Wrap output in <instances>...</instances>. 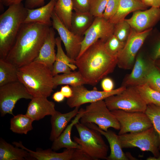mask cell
<instances>
[{
    "mask_svg": "<svg viewBox=\"0 0 160 160\" xmlns=\"http://www.w3.org/2000/svg\"><path fill=\"white\" fill-rule=\"evenodd\" d=\"M50 28L39 23H24L5 59L18 68L33 61Z\"/></svg>",
    "mask_w": 160,
    "mask_h": 160,
    "instance_id": "1",
    "label": "cell"
},
{
    "mask_svg": "<svg viewBox=\"0 0 160 160\" xmlns=\"http://www.w3.org/2000/svg\"><path fill=\"white\" fill-rule=\"evenodd\" d=\"M105 41L100 39L88 48L75 61L86 84L96 85L117 65L118 58L111 55L106 50Z\"/></svg>",
    "mask_w": 160,
    "mask_h": 160,
    "instance_id": "2",
    "label": "cell"
},
{
    "mask_svg": "<svg viewBox=\"0 0 160 160\" xmlns=\"http://www.w3.org/2000/svg\"><path fill=\"white\" fill-rule=\"evenodd\" d=\"M18 81L33 97H49L55 88L52 70L46 65L33 61L18 69Z\"/></svg>",
    "mask_w": 160,
    "mask_h": 160,
    "instance_id": "3",
    "label": "cell"
},
{
    "mask_svg": "<svg viewBox=\"0 0 160 160\" xmlns=\"http://www.w3.org/2000/svg\"><path fill=\"white\" fill-rule=\"evenodd\" d=\"M27 14L21 2L13 4L0 15V59H5Z\"/></svg>",
    "mask_w": 160,
    "mask_h": 160,
    "instance_id": "4",
    "label": "cell"
},
{
    "mask_svg": "<svg viewBox=\"0 0 160 160\" xmlns=\"http://www.w3.org/2000/svg\"><path fill=\"white\" fill-rule=\"evenodd\" d=\"M74 126L79 137L74 136V141L81 146V149L93 160L106 159L108 148L102 134L79 122Z\"/></svg>",
    "mask_w": 160,
    "mask_h": 160,
    "instance_id": "5",
    "label": "cell"
},
{
    "mask_svg": "<svg viewBox=\"0 0 160 160\" xmlns=\"http://www.w3.org/2000/svg\"><path fill=\"white\" fill-rule=\"evenodd\" d=\"M81 123L84 124L93 123L105 131L110 127L119 130V122L106 106L104 100H101L87 105L81 117Z\"/></svg>",
    "mask_w": 160,
    "mask_h": 160,
    "instance_id": "6",
    "label": "cell"
},
{
    "mask_svg": "<svg viewBox=\"0 0 160 160\" xmlns=\"http://www.w3.org/2000/svg\"><path fill=\"white\" fill-rule=\"evenodd\" d=\"M119 136L122 148L137 147L141 151L151 152L155 157L160 154L159 137L153 127L143 131Z\"/></svg>",
    "mask_w": 160,
    "mask_h": 160,
    "instance_id": "7",
    "label": "cell"
},
{
    "mask_svg": "<svg viewBox=\"0 0 160 160\" xmlns=\"http://www.w3.org/2000/svg\"><path fill=\"white\" fill-rule=\"evenodd\" d=\"M104 101L111 111L119 109L129 112H145L147 106L136 87H126L121 92L109 96Z\"/></svg>",
    "mask_w": 160,
    "mask_h": 160,
    "instance_id": "8",
    "label": "cell"
},
{
    "mask_svg": "<svg viewBox=\"0 0 160 160\" xmlns=\"http://www.w3.org/2000/svg\"><path fill=\"white\" fill-rule=\"evenodd\" d=\"M152 30L151 28L138 32L131 28L124 48L118 58L117 65L119 68L132 69L138 52Z\"/></svg>",
    "mask_w": 160,
    "mask_h": 160,
    "instance_id": "9",
    "label": "cell"
},
{
    "mask_svg": "<svg viewBox=\"0 0 160 160\" xmlns=\"http://www.w3.org/2000/svg\"><path fill=\"white\" fill-rule=\"evenodd\" d=\"M33 97L19 81L0 86V112L1 116L7 114L13 115V110L19 100L32 99Z\"/></svg>",
    "mask_w": 160,
    "mask_h": 160,
    "instance_id": "10",
    "label": "cell"
},
{
    "mask_svg": "<svg viewBox=\"0 0 160 160\" xmlns=\"http://www.w3.org/2000/svg\"><path fill=\"white\" fill-rule=\"evenodd\" d=\"M111 111L120 124L119 135L143 131L153 127L145 112H129L119 109Z\"/></svg>",
    "mask_w": 160,
    "mask_h": 160,
    "instance_id": "11",
    "label": "cell"
},
{
    "mask_svg": "<svg viewBox=\"0 0 160 160\" xmlns=\"http://www.w3.org/2000/svg\"><path fill=\"white\" fill-rule=\"evenodd\" d=\"M73 90V95L68 99L67 104L71 108L80 107L87 103H91L101 100H104L107 97L119 94L126 88L121 86L109 92L97 90L96 89L89 90L81 85L71 86Z\"/></svg>",
    "mask_w": 160,
    "mask_h": 160,
    "instance_id": "12",
    "label": "cell"
},
{
    "mask_svg": "<svg viewBox=\"0 0 160 160\" xmlns=\"http://www.w3.org/2000/svg\"><path fill=\"white\" fill-rule=\"evenodd\" d=\"M51 19L52 27L57 32L63 43L67 55L75 60L80 53L84 37L74 33L67 28L54 11Z\"/></svg>",
    "mask_w": 160,
    "mask_h": 160,
    "instance_id": "13",
    "label": "cell"
},
{
    "mask_svg": "<svg viewBox=\"0 0 160 160\" xmlns=\"http://www.w3.org/2000/svg\"><path fill=\"white\" fill-rule=\"evenodd\" d=\"M114 25L103 17H95L91 25L84 34L81 50L78 57L99 40L105 42L113 34Z\"/></svg>",
    "mask_w": 160,
    "mask_h": 160,
    "instance_id": "14",
    "label": "cell"
},
{
    "mask_svg": "<svg viewBox=\"0 0 160 160\" xmlns=\"http://www.w3.org/2000/svg\"><path fill=\"white\" fill-rule=\"evenodd\" d=\"M126 20L136 31H143L152 28L160 20V7H151L148 9L135 11L130 18Z\"/></svg>",
    "mask_w": 160,
    "mask_h": 160,
    "instance_id": "15",
    "label": "cell"
},
{
    "mask_svg": "<svg viewBox=\"0 0 160 160\" xmlns=\"http://www.w3.org/2000/svg\"><path fill=\"white\" fill-rule=\"evenodd\" d=\"M149 62L150 60L147 61L142 54H139L136 57L131 72L124 79L122 86L136 87L145 84Z\"/></svg>",
    "mask_w": 160,
    "mask_h": 160,
    "instance_id": "16",
    "label": "cell"
},
{
    "mask_svg": "<svg viewBox=\"0 0 160 160\" xmlns=\"http://www.w3.org/2000/svg\"><path fill=\"white\" fill-rule=\"evenodd\" d=\"M89 127L99 132L107 139L109 144L110 153L107 156V160H128L130 159V153H125L122 150L119 136L114 132L108 130L105 131L93 123L85 124Z\"/></svg>",
    "mask_w": 160,
    "mask_h": 160,
    "instance_id": "17",
    "label": "cell"
},
{
    "mask_svg": "<svg viewBox=\"0 0 160 160\" xmlns=\"http://www.w3.org/2000/svg\"><path fill=\"white\" fill-rule=\"evenodd\" d=\"M31 100L26 114L34 121H38L46 116H52L56 111L55 103L47 97H35Z\"/></svg>",
    "mask_w": 160,
    "mask_h": 160,
    "instance_id": "18",
    "label": "cell"
},
{
    "mask_svg": "<svg viewBox=\"0 0 160 160\" xmlns=\"http://www.w3.org/2000/svg\"><path fill=\"white\" fill-rule=\"evenodd\" d=\"M55 34L54 29L50 27L38 55L33 61L44 65L52 71L56 56L55 50L56 46Z\"/></svg>",
    "mask_w": 160,
    "mask_h": 160,
    "instance_id": "19",
    "label": "cell"
},
{
    "mask_svg": "<svg viewBox=\"0 0 160 160\" xmlns=\"http://www.w3.org/2000/svg\"><path fill=\"white\" fill-rule=\"evenodd\" d=\"M57 0H50L46 5L36 9H28L27 15L24 23L36 22L51 27V20Z\"/></svg>",
    "mask_w": 160,
    "mask_h": 160,
    "instance_id": "20",
    "label": "cell"
},
{
    "mask_svg": "<svg viewBox=\"0 0 160 160\" xmlns=\"http://www.w3.org/2000/svg\"><path fill=\"white\" fill-rule=\"evenodd\" d=\"M84 109L80 108L79 112L76 115L71 123L68 125L61 134L54 141L52 144L51 149L54 151H57L61 148L81 149V147L74 141L72 140L71 133L73 127L79 122L84 111Z\"/></svg>",
    "mask_w": 160,
    "mask_h": 160,
    "instance_id": "21",
    "label": "cell"
},
{
    "mask_svg": "<svg viewBox=\"0 0 160 160\" xmlns=\"http://www.w3.org/2000/svg\"><path fill=\"white\" fill-rule=\"evenodd\" d=\"M12 143L17 147L26 150L33 159L38 160H72L74 149H66L61 153L56 152L51 149L45 150L40 149L35 151L27 148L20 141L14 142Z\"/></svg>",
    "mask_w": 160,
    "mask_h": 160,
    "instance_id": "22",
    "label": "cell"
},
{
    "mask_svg": "<svg viewBox=\"0 0 160 160\" xmlns=\"http://www.w3.org/2000/svg\"><path fill=\"white\" fill-rule=\"evenodd\" d=\"M62 41L60 37L56 38L57 52L54 63L52 73L54 76L60 73H67L77 68L74 64L75 60L70 59L63 51L61 45Z\"/></svg>",
    "mask_w": 160,
    "mask_h": 160,
    "instance_id": "23",
    "label": "cell"
},
{
    "mask_svg": "<svg viewBox=\"0 0 160 160\" xmlns=\"http://www.w3.org/2000/svg\"><path fill=\"white\" fill-rule=\"evenodd\" d=\"M80 107H76L72 111L62 113L56 111L51 116V130L49 139L53 141L63 132L69 122L79 112Z\"/></svg>",
    "mask_w": 160,
    "mask_h": 160,
    "instance_id": "24",
    "label": "cell"
},
{
    "mask_svg": "<svg viewBox=\"0 0 160 160\" xmlns=\"http://www.w3.org/2000/svg\"><path fill=\"white\" fill-rule=\"evenodd\" d=\"M148 7L141 0H119L116 13L108 20L115 24L125 19L129 13L137 10L146 9Z\"/></svg>",
    "mask_w": 160,
    "mask_h": 160,
    "instance_id": "25",
    "label": "cell"
},
{
    "mask_svg": "<svg viewBox=\"0 0 160 160\" xmlns=\"http://www.w3.org/2000/svg\"><path fill=\"white\" fill-rule=\"evenodd\" d=\"M33 159L26 150L0 140V160H25Z\"/></svg>",
    "mask_w": 160,
    "mask_h": 160,
    "instance_id": "26",
    "label": "cell"
},
{
    "mask_svg": "<svg viewBox=\"0 0 160 160\" xmlns=\"http://www.w3.org/2000/svg\"><path fill=\"white\" fill-rule=\"evenodd\" d=\"M95 18L89 12H73L71 31L76 34L83 36L92 23Z\"/></svg>",
    "mask_w": 160,
    "mask_h": 160,
    "instance_id": "27",
    "label": "cell"
},
{
    "mask_svg": "<svg viewBox=\"0 0 160 160\" xmlns=\"http://www.w3.org/2000/svg\"><path fill=\"white\" fill-rule=\"evenodd\" d=\"M73 10L72 0H57L54 9L60 20L71 31Z\"/></svg>",
    "mask_w": 160,
    "mask_h": 160,
    "instance_id": "28",
    "label": "cell"
},
{
    "mask_svg": "<svg viewBox=\"0 0 160 160\" xmlns=\"http://www.w3.org/2000/svg\"><path fill=\"white\" fill-rule=\"evenodd\" d=\"M18 69L5 59H0V86L18 81Z\"/></svg>",
    "mask_w": 160,
    "mask_h": 160,
    "instance_id": "29",
    "label": "cell"
},
{
    "mask_svg": "<svg viewBox=\"0 0 160 160\" xmlns=\"http://www.w3.org/2000/svg\"><path fill=\"white\" fill-rule=\"evenodd\" d=\"M33 121L26 114H17L11 119L10 129L15 133L26 134L33 129Z\"/></svg>",
    "mask_w": 160,
    "mask_h": 160,
    "instance_id": "30",
    "label": "cell"
},
{
    "mask_svg": "<svg viewBox=\"0 0 160 160\" xmlns=\"http://www.w3.org/2000/svg\"><path fill=\"white\" fill-rule=\"evenodd\" d=\"M53 82L55 88L58 85H61L76 86L86 84L79 71L56 75L53 77Z\"/></svg>",
    "mask_w": 160,
    "mask_h": 160,
    "instance_id": "31",
    "label": "cell"
},
{
    "mask_svg": "<svg viewBox=\"0 0 160 160\" xmlns=\"http://www.w3.org/2000/svg\"><path fill=\"white\" fill-rule=\"evenodd\" d=\"M147 104L160 106V92L150 87L146 84L136 87Z\"/></svg>",
    "mask_w": 160,
    "mask_h": 160,
    "instance_id": "32",
    "label": "cell"
},
{
    "mask_svg": "<svg viewBox=\"0 0 160 160\" xmlns=\"http://www.w3.org/2000/svg\"><path fill=\"white\" fill-rule=\"evenodd\" d=\"M145 84L152 88L160 92V70L154 61L150 60L149 67Z\"/></svg>",
    "mask_w": 160,
    "mask_h": 160,
    "instance_id": "33",
    "label": "cell"
},
{
    "mask_svg": "<svg viewBox=\"0 0 160 160\" xmlns=\"http://www.w3.org/2000/svg\"><path fill=\"white\" fill-rule=\"evenodd\" d=\"M145 113L159 136L160 150V106L153 104L148 105Z\"/></svg>",
    "mask_w": 160,
    "mask_h": 160,
    "instance_id": "34",
    "label": "cell"
},
{
    "mask_svg": "<svg viewBox=\"0 0 160 160\" xmlns=\"http://www.w3.org/2000/svg\"><path fill=\"white\" fill-rule=\"evenodd\" d=\"M125 42L120 41L113 34L105 42V45L106 50L111 55L118 58L124 48Z\"/></svg>",
    "mask_w": 160,
    "mask_h": 160,
    "instance_id": "35",
    "label": "cell"
},
{
    "mask_svg": "<svg viewBox=\"0 0 160 160\" xmlns=\"http://www.w3.org/2000/svg\"><path fill=\"white\" fill-rule=\"evenodd\" d=\"M131 28L125 19L114 24L113 34L120 41L125 42L129 36Z\"/></svg>",
    "mask_w": 160,
    "mask_h": 160,
    "instance_id": "36",
    "label": "cell"
},
{
    "mask_svg": "<svg viewBox=\"0 0 160 160\" xmlns=\"http://www.w3.org/2000/svg\"><path fill=\"white\" fill-rule=\"evenodd\" d=\"M109 0H92L89 12L94 17H103Z\"/></svg>",
    "mask_w": 160,
    "mask_h": 160,
    "instance_id": "37",
    "label": "cell"
},
{
    "mask_svg": "<svg viewBox=\"0 0 160 160\" xmlns=\"http://www.w3.org/2000/svg\"><path fill=\"white\" fill-rule=\"evenodd\" d=\"M119 0H109L104 12L103 17L109 20L114 15L118 8Z\"/></svg>",
    "mask_w": 160,
    "mask_h": 160,
    "instance_id": "38",
    "label": "cell"
},
{
    "mask_svg": "<svg viewBox=\"0 0 160 160\" xmlns=\"http://www.w3.org/2000/svg\"><path fill=\"white\" fill-rule=\"evenodd\" d=\"M92 0H72L73 9L76 12H89Z\"/></svg>",
    "mask_w": 160,
    "mask_h": 160,
    "instance_id": "39",
    "label": "cell"
},
{
    "mask_svg": "<svg viewBox=\"0 0 160 160\" xmlns=\"http://www.w3.org/2000/svg\"><path fill=\"white\" fill-rule=\"evenodd\" d=\"M72 160H93L81 149L75 148L73 153Z\"/></svg>",
    "mask_w": 160,
    "mask_h": 160,
    "instance_id": "40",
    "label": "cell"
},
{
    "mask_svg": "<svg viewBox=\"0 0 160 160\" xmlns=\"http://www.w3.org/2000/svg\"><path fill=\"white\" fill-rule=\"evenodd\" d=\"M160 58V34L158 36L153 46L151 59L153 61Z\"/></svg>",
    "mask_w": 160,
    "mask_h": 160,
    "instance_id": "41",
    "label": "cell"
},
{
    "mask_svg": "<svg viewBox=\"0 0 160 160\" xmlns=\"http://www.w3.org/2000/svg\"><path fill=\"white\" fill-rule=\"evenodd\" d=\"M102 80L101 87L103 91L109 92L114 89V83L111 79L109 77H105Z\"/></svg>",
    "mask_w": 160,
    "mask_h": 160,
    "instance_id": "42",
    "label": "cell"
},
{
    "mask_svg": "<svg viewBox=\"0 0 160 160\" xmlns=\"http://www.w3.org/2000/svg\"><path fill=\"white\" fill-rule=\"evenodd\" d=\"M45 0H25L24 6L28 9H34L44 5Z\"/></svg>",
    "mask_w": 160,
    "mask_h": 160,
    "instance_id": "43",
    "label": "cell"
},
{
    "mask_svg": "<svg viewBox=\"0 0 160 160\" xmlns=\"http://www.w3.org/2000/svg\"><path fill=\"white\" fill-rule=\"evenodd\" d=\"M60 92L63 94L65 97L68 99L71 97L73 95V90L69 85H66L61 87Z\"/></svg>",
    "mask_w": 160,
    "mask_h": 160,
    "instance_id": "44",
    "label": "cell"
},
{
    "mask_svg": "<svg viewBox=\"0 0 160 160\" xmlns=\"http://www.w3.org/2000/svg\"><path fill=\"white\" fill-rule=\"evenodd\" d=\"M143 3L148 7H160V0H141Z\"/></svg>",
    "mask_w": 160,
    "mask_h": 160,
    "instance_id": "45",
    "label": "cell"
},
{
    "mask_svg": "<svg viewBox=\"0 0 160 160\" xmlns=\"http://www.w3.org/2000/svg\"><path fill=\"white\" fill-rule=\"evenodd\" d=\"M65 97V96L60 91L56 92L52 96V98L54 100L58 103L63 101L64 100Z\"/></svg>",
    "mask_w": 160,
    "mask_h": 160,
    "instance_id": "46",
    "label": "cell"
},
{
    "mask_svg": "<svg viewBox=\"0 0 160 160\" xmlns=\"http://www.w3.org/2000/svg\"><path fill=\"white\" fill-rule=\"evenodd\" d=\"M24 0H0L1 3L6 6H9L10 5L18 4L22 2Z\"/></svg>",
    "mask_w": 160,
    "mask_h": 160,
    "instance_id": "47",
    "label": "cell"
},
{
    "mask_svg": "<svg viewBox=\"0 0 160 160\" xmlns=\"http://www.w3.org/2000/svg\"><path fill=\"white\" fill-rule=\"evenodd\" d=\"M154 63L157 68L160 70V58L154 61Z\"/></svg>",
    "mask_w": 160,
    "mask_h": 160,
    "instance_id": "48",
    "label": "cell"
},
{
    "mask_svg": "<svg viewBox=\"0 0 160 160\" xmlns=\"http://www.w3.org/2000/svg\"><path fill=\"white\" fill-rule=\"evenodd\" d=\"M146 159L147 160H160V154L157 157H155L154 156H149Z\"/></svg>",
    "mask_w": 160,
    "mask_h": 160,
    "instance_id": "49",
    "label": "cell"
},
{
    "mask_svg": "<svg viewBox=\"0 0 160 160\" xmlns=\"http://www.w3.org/2000/svg\"></svg>",
    "mask_w": 160,
    "mask_h": 160,
    "instance_id": "50",
    "label": "cell"
}]
</instances>
